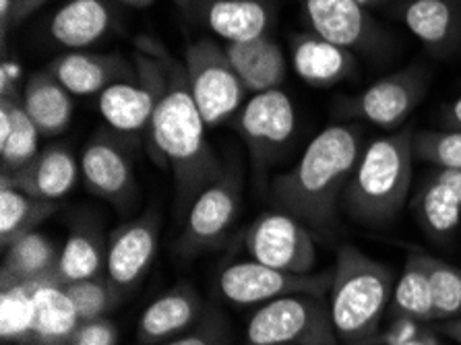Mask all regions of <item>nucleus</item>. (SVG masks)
<instances>
[{"label": "nucleus", "mask_w": 461, "mask_h": 345, "mask_svg": "<svg viewBox=\"0 0 461 345\" xmlns=\"http://www.w3.org/2000/svg\"><path fill=\"white\" fill-rule=\"evenodd\" d=\"M333 269L319 273H288L257 260H240L220 273L218 287L223 300L236 306L267 304L277 298L311 294L325 298L331 290Z\"/></svg>", "instance_id": "6e6552de"}, {"label": "nucleus", "mask_w": 461, "mask_h": 345, "mask_svg": "<svg viewBox=\"0 0 461 345\" xmlns=\"http://www.w3.org/2000/svg\"><path fill=\"white\" fill-rule=\"evenodd\" d=\"M242 174L239 168H223L218 180H213L186 211L180 255L191 257L218 246L236 222L240 211Z\"/></svg>", "instance_id": "f8f14e48"}, {"label": "nucleus", "mask_w": 461, "mask_h": 345, "mask_svg": "<svg viewBox=\"0 0 461 345\" xmlns=\"http://www.w3.org/2000/svg\"><path fill=\"white\" fill-rule=\"evenodd\" d=\"M65 290L71 298L79 321H92L100 316H108V313L124 300V295L110 284L106 276L75 281L65 286Z\"/></svg>", "instance_id": "72a5a7b5"}, {"label": "nucleus", "mask_w": 461, "mask_h": 345, "mask_svg": "<svg viewBox=\"0 0 461 345\" xmlns=\"http://www.w3.org/2000/svg\"><path fill=\"white\" fill-rule=\"evenodd\" d=\"M414 159L410 126L370 141L341 196L346 215L362 228H391L408 203Z\"/></svg>", "instance_id": "7ed1b4c3"}, {"label": "nucleus", "mask_w": 461, "mask_h": 345, "mask_svg": "<svg viewBox=\"0 0 461 345\" xmlns=\"http://www.w3.org/2000/svg\"><path fill=\"white\" fill-rule=\"evenodd\" d=\"M137 48L156 54L164 67L162 94L153 114L148 147L153 159L172 172L180 213L218 180L223 166L207 143V124L188 86L185 62L151 38H137Z\"/></svg>", "instance_id": "f257e3e1"}, {"label": "nucleus", "mask_w": 461, "mask_h": 345, "mask_svg": "<svg viewBox=\"0 0 461 345\" xmlns=\"http://www.w3.org/2000/svg\"><path fill=\"white\" fill-rule=\"evenodd\" d=\"M426 327L429 322L410 319V316H393V319H387L383 327L381 345H402L420 335Z\"/></svg>", "instance_id": "4c0bfd02"}, {"label": "nucleus", "mask_w": 461, "mask_h": 345, "mask_svg": "<svg viewBox=\"0 0 461 345\" xmlns=\"http://www.w3.org/2000/svg\"><path fill=\"white\" fill-rule=\"evenodd\" d=\"M228 59L249 94L279 89L288 75L284 50L269 35L249 41H226Z\"/></svg>", "instance_id": "393cba45"}, {"label": "nucleus", "mask_w": 461, "mask_h": 345, "mask_svg": "<svg viewBox=\"0 0 461 345\" xmlns=\"http://www.w3.org/2000/svg\"><path fill=\"white\" fill-rule=\"evenodd\" d=\"M244 249L257 263L288 273H312L317 263L312 232L284 211L258 215L244 232Z\"/></svg>", "instance_id": "9d476101"}, {"label": "nucleus", "mask_w": 461, "mask_h": 345, "mask_svg": "<svg viewBox=\"0 0 461 345\" xmlns=\"http://www.w3.org/2000/svg\"><path fill=\"white\" fill-rule=\"evenodd\" d=\"M46 3H50V0H17V21L19 23H23V21L33 15L38 9H41Z\"/></svg>", "instance_id": "37998d69"}, {"label": "nucleus", "mask_w": 461, "mask_h": 345, "mask_svg": "<svg viewBox=\"0 0 461 345\" xmlns=\"http://www.w3.org/2000/svg\"><path fill=\"white\" fill-rule=\"evenodd\" d=\"M108 241L94 220H77L56 260L54 281L60 286L106 276Z\"/></svg>", "instance_id": "b1692460"}, {"label": "nucleus", "mask_w": 461, "mask_h": 345, "mask_svg": "<svg viewBox=\"0 0 461 345\" xmlns=\"http://www.w3.org/2000/svg\"><path fill=\"white\" fill-rule=\"evenodd\" d=\"M159 215L156 209L137 220L118 225L108 238L106 277L124 298L137 290L151 269L159 241Z\"/></svg>", "instance_id": "2eb2a0df"}, {"label": "nucleus", "mask_w": 461, "mask_h": 345, "mask_svg": "<svg viewBox=\"0 0 461 345\" xmlns=\"http://www.w3.org/2000/svg\"><path fill=\"white\" fill-rule=\"evenodd\" d=\"M191 11L226 41L263 38L276 19L274 0H193Z\"/></svg>", "instance_id": "a211bd4d"}, {"label": "nucleus", "mask_w": 461, "mask_h": 345, "mask_svg": "<svg viewBox=\"0 0 461 345\" xmlns=\"http://www.w3.org/2000/svg\"><path fill=\"white\" fill-rule=\"evenodd\" d=\"M59 211L54 201H41L21 190L0 186V246L3 250L21 236L36 232Z\"/></svg>", "instance_id": "7c9ffc66"}, {"label": "nucleus", "mask_w": 461, "mask_h": 345, "mask_svg": "<svg viewBox=\"0 0 461 345\" xmlns=\"http://www.w3.org/2000/svg\"><path fill=\"white\" fill-rule=\"evenodd\" d=\"M220 316H213V319L203 321V325L199 329H194L193 333L186 335H178L170 341H164L159 345H226L228 335L226 329L221 325Z\"/></svg>", "instance_id": "e433bc0d"}, {"label": "nucleus", "mask_w": 461, "mask_h": 345, "mask_svg": "<svg viewBox=\"0 0 461 345\" xmlns=\"http://www.w3.org/2000/svg\"><path fill=\"white\" fill-rule=\"evenodd\" d=\"M250 345H338L330 304L296 294L261 304L247 325Z\"/></svg>", "instance_id": "39448f33"}, {"label": "nucleus", "mask_w": 461, "mask_h": 345, "mask_svg": "<svg viewBox=\"0 0 461 345\" xmlns=\"http://www.w3.org/2000/svg\"><path fill=\"white\" fill-rule=\"evenodd\" d=\"M56 252L52 241L40 232H30L21 236L5 250L3 267H0V286L11 284H36V281L54 279Z\"/></svg>", "instance_id": "cd10ccee"}, {"label": "nucleus", "mask_w": 461, "mask_h": 345, "mask_svg": "<svg viewBox=\"0 0 461 345\" xmlns=\"http://www.w3.org/2000/svg\"><path fill=\"white\" fill-rule=\"evenodd\" d=\"M429 89V70L420 65H411L385 79L360 91L358 95L346 97L338 104L341 118H356L379 129H402L411 112L424 100Z\"/></svg>", "instance_id": "1a4fd4ad"}, {"label": "nucleus", "mask_w": 461, "mask_h": 345, "mask_svg": "<svg viewBox=\"0 0 461 345\" xmlns=\"http://www.w3.org/2000/svg\"><path fill=\"white\" fill-rule=\"evenodd\" d=\"M81 178L100 199L118 209H129L139 199L129 141L116 132L100 131L89 139L81 153Z\"/></svg>", "instance_id": "ddd939ff"}, {"label": "nucleus", "mask_w": 461, "mask_h": 345, "mask_svg": "<svg viewBox=\"0 0 461 345\" xmlns=\"http://www.w3.org/2000/svg\"><path fill=\"white\" fill-rule=\"evenodd\" d=\"M183 62L191 94L207 129L239 114L249 89L230 62L226 48L209 38L188 41Z\"/></svg>", "instance_id": "423d86ee"}, {"label": "nucleus", "mask_w": 461, "mask_h": 345, "mask_svg": "<svg viewBox=\"0 0 461 345\" xmlns=\"http://www.w3.org/2000/svg\"><path fill=\"white\" fill-rule=\"evenodd\" d=\"M290 59L294 73L306 86L331 87L356 73V56L348 48L327 41L314 32L290 38Z\"/></svg>", "instance_id": "aec40b11"}, {"label": "nucleus", "mask_w": 461, "mask_h": 345, "mask_svg": "<svg viewBox=\"0 0 461 345\" xmlns=\"http://www.w3.org/2000/svg\"><path fill=\"white\" fill-rule=\"evenodd\" d=\"M435 331L438 335L449 337V340H453V341L461 345V316H456V319L438 321L435 325Z\"/></svg>", "instance_id": "79ce46f5"}, {"label": "nucleus", "mask_w": 461, "mask_h": 345, "mask_svg": "<svg viewBox=\"0 0 461 345\" xmlns=\"http://www.w3.org/2000/svg\"><path fill=\"white\" fill-rule=\"evenodd\" d=\"M21 83V67L15 60H9L5 56L0 62V100H19L23 89L19 87Z\"/></svg>", "instance_id": "58836bf2"}, {"label": "nucleus", "mask_w": 461, "mask_h": 345, "mask_svg": "<svg viewBox=\"0 0 461 345\" xmlns=\"http://www.w3.org/2000/svg\"><path fill=\"white\" fill-rule=\"evenodd\" d=\"M137 67V79L121 81L102 91L97 108L112 132L124 141L145 139L148 143L149 129L156 105L162 94L164 67L156 54L137 48L132 54Z\"/></svg>", "instance_id": "0eeeda50"}, {"label": "nucleus", "mask_w": 461, "mask_h": 345, "mask_svg": "<svg viewBox=\"0 0 461 345\" xmlns=\"http://www.w3.org/2000/svg\"><path fill=\"white\" fill-rule=\"evenodd\" d=\"M33 304L36 314L27 345H71L81 321L65 286L54 279L38 281L33 284Z\"/></svg>", "instance_id": "a878e982"}, {"label": "nucleus", "mask_w": 461, "mask_h": 345, "mask_svg": "<svg viewBox=\"0 0 461 345\" xmlns=\"http://www.w3.org/2000/svg\"><path fill=\"white\" fill-rule=\"evenodd\" d=\"M395 273L352 244L339 246L330 290V313L341 345H381Z\"/></svg>", "instance_id": "20e7f679"}, {"label": "nucleus", "mask_w": 461, "mask_h": 345, "mask_svg": "<svg viewBox=\"0 0 461 345\" xmlns=\"http://www.w3.org/2000/svg\"><path fill=\"white\" fill-rule=\"evenodd\" d=\"M411 213L430 241L449 242L461 228V172L435 168L426 174L411 199Z\"/></svg>", "instance_id": "dca6fc26"}, {"label": "nucleus", "mask_w": 461, "mask_h": 345, "mask_svg": "<svg viewBox=\"0 0 461 345\" xmlns=\"http://www.w3.org/2000/svg\"><path fill=\"white\" fill-rule=\"evenodd\" d=\"M441 124H443V129L461 132V95L457 97V100H453L451 104L443 105Z\"/></svg>", "instance_id": "a19ab883"}, {"label": "nucleus", "mask_w": 461, "mask_h": 345, "mask_svg": "<svg viewBox=\"0 0 461 345\" xmlns=\"http://www.w3.org/2000/svg\"><path fill=\"white\" fill-rule=\"evenodd\" d=\"M33 314H36L33 284L0 286V337H3V345L30 343Z\"/></svg>", "instance_id": "2f4dec72"}, {"label": "nucleus", "mask_w": 461, "mask_h": 345, "mask_svg": "<svg viewBox=\"0 0 461 345\" xmlns=\"http://www.w3.org/2000/svg\"><path fill=\"white\" fill-rule=\"evenodd\" d=\"M203 311L199 294L188 286H176L145 308L137 322V345H159L178 337Z\"/></svg>", "instance_id": "5701e85b"}, {"label": "nucleus", "mask_w": 461, "mask_h": 345, "mask_svg": "<svg viewBox=\"0 0 461 345\" xmlns=\"http://www.w3.org/2000/svg\"><path fill=\"white\" fill-rule=\"evenodd\" d=\"M365 147L358 124L321 131L296 164L271 182L269 196L277 211L296 217L314 236L331 238L339 228L341 196Z\"/></svg>", "instance_id": "f03ea898"}, {"label": "nucleus", "mask_w": 461, "mask_h": 345, "mask_svg": "<svg viewBox=\"0 0 461 345\" xmlns=\"http://www.w3.org/2000/svg\"><path fill=\"white\" fill-rule=\"evenodd\" d=\"M81 166L67 147L52 145L40 151L23 170L0 176V186H9L41 201H59L71 193Z\"/></svg>", "instance_id": "6ab92c4d"}, {"label": "nucleus", "mask_w": 461, "mask_h": 345, "mask_svg": "<svg viewBox=\"0 0 461 345\" xmlns=\"http://www.w3.org/2000/svg\"><path fill=\"white\" fill-rule=\"evenodd\" d=\"M122 5H129V6H135V9H145V6H149L156 3V0H121Z\"/></svg>", "instance_id": "a18cd8bd"}, {"label": "nucleus", "mask_w": 461, "mask_h": 345, "mask_svg": "<svg viewBox=\"0 0 461 345\" xmlns=\"http://www.w3.org/2000/svg\"><path fill=\"white\" fill-rule=\"evenodd\" d=\"M402 345H441V343H438V333H437V331L430 329V327H426L420 335H416L414 340H410V341L402 343Z\"/></svg>", "instance_id": "c03bdc74"}, {"label": "nucleus", "mask_w": 461, "mask_h": 345, "mask_svg": "<svg viewBox=\"0 0 461 345\" xmlns=\"http://www.w3.org/2000/svg\"><path fill=\"white\" fill-rule=\"evenodd\" d=\"M23 108L36 123L41 137L62 135L73 121V95L50 70H40L25 81Z\"/></svg>", "instance_id": "bb28decb"}, {"label": "nucleus", "mask_w": 461, "mask_h": 345, "mask_svg": "<svg viewBox=\"0 0 461 345\" xmlns=\"http://www.w3.org/2000/svg\"><path fill=\"white\" fill-rule=\"evenodd\" d=\"M48 70L68 89L71 95H100L110 86L137 79L135 60L122 54H97L73 50L52 60Z\"/></svg>", "instance_id": "f3484780"}, {"label": "nucleus", "mask_w": 461, "mask_h": 345, "mask_svg": "<svg viewBox=\"0 0 461 345\" xmlns=\"http://www.w3.org/2000/svg\"><path fill=\"white\" fill-rule=\"evenodd\" d=\"M41 132L19 100H0V170L15 174L38 156Z\"/></svg>", "instance_id": "c85d7f7f"}, {"label": "nucleus", "mask_w": 461, "mask_h": 345, "mask_svg": "<svg viewBox=\"0 0 461 345\" xmlns=\"http://www.w3.org/2000/svg\"><path fill=\"white\" fill-rule=\"evenodd\" d=\"M395 11L430 54L445 56L456 48L461 32L457 0H400Z\"/></svg>", "instance_id": "412c9836"}, {"label": "nucleus", "mask_w": 461, "mask_h": 345, "mask_svg": "<svg viewBox=\"0 0 461 345\" xmlns=\"http://www.w3.org/2000/svg\"><path fill=\"white\" fill-rule=\"evenodd\" d=\"M172 3L176 5L180 11H185V13H188V11L193 9V0H172Z\"/></svg>", "instance_id": "49530a36"}, {"label": "nucleus", "mask_w": 461, "mask_h": 345, "mask_svg": "<svg viewBox=\"0 0 461 345\" xmlns=\"http://www.w3.org/2000/svg\"><path fill=\"white\" fill-rule=\"evenodd\" d=\"M17 25V0H0V38H3V54L6 50L9 30Z\"/></svg>", "instance_id": "ea45409f"}, {"label": "nucleus", "mask_w": 461, "mask_h": 345, "mask_svg": "<svg viewBox=\"0 0 461 345\" xmlns=\"http://www.w3.org/2000/svg\"><path fill=\"white\" fill-rule=\"evenodd\" d=\"M393 316H410L422 322H435V306H432V290L429 271H426L424 252H408L400 277L395 279L393 295L387 311V319Z\"/></svg>", "instance_id": "c756f323"}, {"label": "nucleus", "mask_w": 461, "mask_h": 345, "mask_svg": "<svg viewBox=\"0 0 461 345\" xmlns=\"http://www.w3.org/2000/svg\"><path fill=\"white\" fill-rule=\"evenodd\" d=\"M116 27L112 0H67L48 25L56 44L83 50L102 41Z\"/></svg>", "instance_id": "4be33fe9"}, {"label": "nucleus", "mask_w": 461, "mask_h": 345, "mask_svg": "<svg viewBox=\"0 0 461 345\" xmlns=\"http://www.w3.org/2000/svg\"><path fill=\"white\" fill-rule=\"evenodd\" d=\"M414 158L441 170L461 172V132L449 129L414 132Z\"/></svg>", "instance_id": "f704fd0d"}, {"label": "nucleus", "mask_w": 461, "mask_h": 345, "mask_svg": "<svg viewBox=\"0 0 461 345\" xmlns=\"http://www.w3.org/2000/svg\"><path fill=\"white\" fill-rule=\"evenodd\" d=\"M429 271L435 322L461 316V269L441 259L424 255Z\"/></svg>", "instance_id": "473e14b6"}, {"label": "nucleus", "mask_w": 461, "mask_h": 345, "mask_svg": "<svg viewBox=\"0 0 461 345\" xmlns=\"http://www.w3.org/2000/svg\"><path fill=\"white\" fill-rule=\"evenodd\" d=\"M312 32L350 52L379 56L389 48L387 33L360 0H298Z\"/></svg>", "instance_id": "4468645a"}, {"label": "nucleus", "mask_w": 461, "mask_h": 345, "mask_svg": "<svg viewBox=\"0 0 461 345\" xmlns=\"http://www.w3.org/2000/svg\"><path fill=\"white\" fill-rule=\"evenodd\" d=\"M71 345H118V329L108 316L81 321L77 327Z\"/></svg>", "instance_id": "c9c22d12"}, {"label": "nucleus", "mask_w": 461, "mask_h": 345, "mask_svg": "<svg viewBox=\"0 0 461 345\" xmlns=\"http://www.w3.org/2000/svg\"><path fill=\"white\" fill-rule=\"evenodd\" d=\"M236 131L247 145L257 172L274 164L296 131V108L282 89L253 94L236 114Z\"/></svg>", "instance_id": "9b49d317"}]
</instances>
